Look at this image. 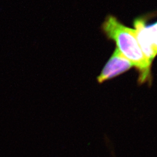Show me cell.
<instances>
[{"label":"cell","mask_w":157,"mask_h":157,"mask_svg":"<svg viewBox=\"0 0 157 157\" xmlns=\"http://www.w3.org/2000/svg\"><path fill=\"white\" fill-rule=\"evenodd\" d=\"M102 28L109 39L115 41L117 48L122 56L138 71L139 84L148 83L151 85V63L141 50L135 29L124 26L112 16L107 17Z\"/></svg>","instance_id":"6da1fadb"},{"label":"cell","mask_w":157,"mask_h":157,"mask_svg":"<svg viewBox=\"0 0 157 157\" xmlns=\"http://www.w3.org/2000/svg\"><path fill=\"white\" fill-rule=\"evenodd\" d=\"M133 65L117 48L97 78L99 83L112 79L129 71Z\"/></svg>","instance_id":"7a4b0ae2"},{"label":"cell","mask_w":157,"mask_h":157,"mask_svg":"<svg viewBox=\"0 0 157 157\" xmlns=\"http://www.w3.org/2000/svg\"><path fill=\"white\" fill-rule=\"evenodd\" d=\"M136 37L141 49L147 59L152 63L153 59L157 56L152 44L150 36L147 31L146 23L142 19H137L134 22Z\"/></svg>","instance_id":"3957f363"},{"label":"cell","mask_w":157,"mask_h":157,"mask_svg":"<svg viewBox=\"0 0 157 157\" xmlns=\"http://www.w3.org/2000/svg\"><path fill=\"white\" fill-rule=\"evenodd\" d=\"M147 29L157 55V22L147 26Z\"/></svg>","instance_id":"277c9868"}]
</instances>
